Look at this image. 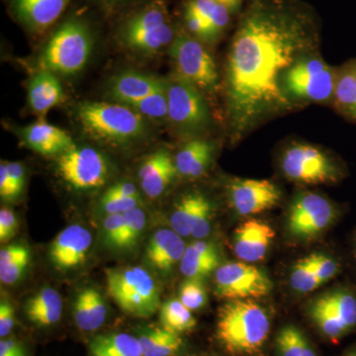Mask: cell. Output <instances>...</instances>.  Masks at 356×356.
Here are the masks:
<instances>
[{
	"mask_svg": "<svg viewBox=\"0 0 356 356\" xmlns=\"http://www.w3.org/2000/svg\"><path fill=\"white\" fill-rule=\"evenodd\" d=\"M281 170L288 179L304 185L337 184L343 177L341 165L332 156L307 144L288 147L281 159Z\"/></svg>",
	"mask_w": 356,
	"mask_h": 356,
	"instance_id": "ba28073f",
	"label": "cell"
},
{
	"mask_svg": "<svg viewBox=\"0 0 356 356\" xmlns=\"http://www.w3.org/2000/svg\"><path fill=\"white\" fill-rule=\"evenodd\" d=\"M161 325L175 334L191 332L197 325L191 311L179 299H170L159 308Z\"/></svg>",
	"mask_w": 356,
	"mask_h": 356,
	"instance_id": "4dcf8cb0",
	"label": "cell"
},
{
	"mask_svg": "<svg viewBox=\"0 0 356 356\" xmlns=\"http://www.w3.org/2000/svg\"><path fill=\"white\" fill-rule=\"evenodd\" d=\"M124 214L108 215L103 222V236L106 245L118 248L123 233Z\"/></svg>",
	"mask_w": 356,
	"mask_h": 356,
	"instance_id": "7bdbcfd3",
	"label": "cell"
},
{
	"mask_svg": "<svg viewBox=\"0 0 356 356\" xmlns=\"http://www.w3.org/2000/svg\"><path fill=\"white\" fill-rule=\"evenodd\" d=\"M314 14L295 0H252L243 14L227 58V114L238 142L274 114L291 110L285 72L316 53Z\"/></svg>",
	"mask_w": 356,
	"mask_h": 356,
	"instance_id": "6da1fadb",
	"label": "cell"
},
{
	"mask_svg": "<svg viewBox=\"0 0 356 356\" xmlns=\"http://www.w3.org/2000/svg\"><path fill=\"white\" fill-rule=\"evenodd\" d=\"M166 88V81L136 72H122L110 84L109 95L121 104L129 105Z\"/></svg>",
	"mask_w": 356,
	"mask_h": 356,
	"instance_id": "d6986e66",
	"label": "cell"
},
{
	"mask_svg": "<svg viewBox=\"0 0 356 356\" xmlns=\"http://www.w3.org/2000/svg\"><path fill=\"white\" fill-rule=\"evenodd\" d=\"M217 2H221V3H224V0H215Z\"/></svg>",
	"mask_w": 356,
	"mask_h": 356,
	"instance_id": "6f0895ef",
	"label": "cell"
},
{
	"mask_svg": "<svg viewBox=\"0 0 356 356\" xmlns=\"http://www.w3.org/2000/svg\"><path fill=\"white\" fill-rule=\"evenodd\" d=\"M179 300L191 311H197L207 303V291L202 280L187 278L179 288Z\"/></svg>",
	"mask_w": 356,
	"mask_h": 356,
	"instance_id": "ab89813d",
	"label": "cell"
},
{
	"mask_svg": "<svg viewBox=\"0 0 356 356\" xmlns=\"http://www.w3.org/2000/svg\"><path fill=\"white\" fill-rule=\"evenodd\" d=\"M273 288V281L266 271L248 262L222 264L214 275L215 294L226 301L264 298Z\"/></svg>",
	"mask_w": 356,
	"mask_h": 356,
	"instance_id": "30bf717a",
	"label": "cell"
},
{
	"mask_svg": "<svg viewBox=\"0 0 356 356\" xmlns=\"http://www.w3.org/2000/svg\"><path fill=\"white\" fill-rule=\"evenodd\" d=\"M337 218L336 206L324 196L304 192L290 205L287 231L298 240H313L330 228Z\"/></svg>",
	"mask_w": 356,
	"mask_h": 356,
	"instance_id": "8fae6325",
	"label": "cell"
},
{
	"mask_svg": "<svg viewBox=\"0 0 356 356\" xmlns=\"http://www.w3.org/2000/svg\"><path fill=\"white\" fill-rule=\"evenodd\" d=\"M214 213V206L209 199L203 194L197 211H196L193 226H192L191 236L196 240H203L209 235L211 229H212Z\"/></svg>",
	"mask_w": 356,
	"mask_h": 356,
	"instance_id": "60d3db41",
	"label": "cell"
},
{
	"mask_svg": "<svg viewBox=\"0 0 356 356\" xmlns=\"http://www.w3.org/2000/svg\"><path fill=\"white\" fill-rule=\"evenodd\" d=\"M90 353L92 356H143L139 339L125 332L96 337Z\"/></svg>",
	"mask_w": 356,
	"mask_h": 356,
	"instance_id": "83f0119b",
	"label": "cell"
},
{
	"mask_svg": "<svg viewBox=\"0 0 356 356\" xmlns=\"http://www.w3.org/2000/svg\"><path fill=\"white\" fill-rule=\"evenodd\" d=\"M166 16L168 13L163 3L151 4L126 22L122 31V37L158 29L168 23Z\"/></svg>",
	"mask_w": 356,
	"mask_h": 356,
	"instance_id": "e575fe53",
	"label": "cell"
},
{
	"mask_svg": "<svg viewBox=\"0 0 356 356\" xmlns=\"http://www.w3.org/2000/svg\"><path fill=\"white\" fill-rule=\"evenodd\" d=\"M270 331V316L254 300H229L218 310L215 337L229 355H259Z\"/></svg>",
	"mask_w": 356,
	"mask_h": 356,
	"instance_id": "7a4b0ae2",
	"label": "cell"
},
{
	"mask_svg": "<svg viewBox=\"0 0 356 356\" xmlns=\"http://www.w3.org/2000/svg\"><path fill=\"white\" fill-rule=\"evenodd\" d=\"M290 285L294 291L302 294L313 292L323 285L314 269L311 255L299 259L292 267Z\"/></svg>",
	"mask_w": 356,
	"mask_h": 356,
	"instance_id": "8d00e7d4",
	"label": "cell"
},
{
	"mask_svg": "<svg viewBox=\"0 0 356 356\" xmlns=\"http://www.w3.org/2000/svg\"><path fill=\"white\" fill-rule=\"evenodd\" d=\"M25 313L34 324L43 327L56 324L62 318V296L53 288H43L28 300Z\"/></svg>",
	"mask_w": 356,
	"mask_h": 356,
	"instance_id": "484cf974",
	"label": "cell"
},
{
	"mask_svg": "<svg viewBox=\"0 0 356 356\" xmlns=\"http://www.w3.org/2000/svg\"><path fill=\"white\" fill-rule=\"evenodd\" d=\"M57 168L60 177L76 191L102 187L108 177L104 156L92 147H72L60 154Z\"/></svg>",
	"mask_w": 356,
	"mask_h": 356,
	"instance_id": "7c38bea8",
	"label": "cell"
},
{
	"mask_svg": "<svg viewBox=\"0 0 356 356\" xmlns=\"http://www.w3.org/2000/svg\"><path fill=\"white\" fill-rule=\"evenodd\" d=\"M127 106L136 110L142 116L149 117V118L159 119V120L168 118L166 88L138 102H132Z\"/></svg>",
	"mask_w": 356,
	"mask_h": 356,
	"instance_id": "74e56055",
	"label": "cell"
},
{
	"mask_svg": "<svg viewBox=\"0 0 356 356\" xmlns=\"http://www.w3.org/2000/svg\"><path fill=\"white\" fill-rule=\"evenodd\" d=\"M76 113L89 137L108 144H126L146 134V123L142 115L127 105L83 102Z\"/></svg>",
	"mask_w": 356,
	"mask_h": 356,
	"instance_id": "3957f363",
	"label": "cell"
},
{
	"mask_svg": "<svg viewBox=\"0 0 356 356\" xmlns=\"http://www.w3.org/2000/svg\"><path fill=\"white\" fill-rule=\"evenodd\" d=\"M229 9L226 4L219 2L214 13L207 20L209 25L211 43L217 41L229 22Z\"/></svg>",
	"mask_w": 356,
	"mask_h": 356,
	"instance_id": "ee69618b",
	"label": "cell"
},
{
	"mask_svg": "<svg viewBox=\"0 0 356 356\" xmlns=\"http://www.w3.org/2000/svg\"><path fill=\"white\" fill-rule=\"evenodd\" d=\"M21 136L30 149L44 156L63 154L74 147L69 134L46 122L22 129Z\"/></svg>",
	"mask_w": 356,
	"mask_h": 356,
	"instance_id": "ffe728a7",
	"label": "cell"
},
{
	"mask_svg": "<svg viewBox=\"0 0 356 356\" xmlns=\"http://www.w3.org/2000/svg\"><path fill=\"white\" fill-rule=\"evenodd\" d=\"M186 245L181 236L170 229H161L147 243V257L149 264L161 273H170L181 261Z\"/></svg>",
	"mask_w": 356,
	"mask_h": 356,
	"instance_id": "ac0fdd59",
	"label": "cell"
},
{
	"mask_svg": "<svg viewBox=\"0 0 356 356\" xmlns=\"http://www.w3.org/2000/svg\"><path fill=\"white\" fill-rule=\"evenodd\" d=\"M334 103L339 113L356 122V77L348 65L337 72Z\"/></svg>",
	"mask_w": 356,
	"mask_h": 356,
	"instance_id": "f546056e",
	"label": "cell"
},
{
	"mask_svg": "<svg viewBox=\"0 0 356 356\" xmlns=\"http://www.w3.org/2000/svg\"><path fill=\"white\" fill-rule=\"evenodd\" d=\"M224 4L228 6L231 13H234V11L238 10V7H240L241 0H224Z\"/></svg>",
	"mask_w": 356,
	"mask_h": 356,
	"instance_id": "f5cc1de1",
	"label": "cell"
},
{
	"mask_svg": "<svg viewBox=\"0 0 356 356\" xmlns=\"http://www.w3.org/2000/svg\"><path fill=\"white\" fill-rule=\"evenodd\" d=\"M232 206L243 217L261 214L276 207L281 200V191L270 180L235 178L229 184Z\"/></svg>",
	"mask_w": 356,
	"mask_h": 356,
	"instance_id": "4fadbf2b",
	"label": "cell"
},
{
	"mask_svg": "<svg viewBox=\"0 0 356 356\" xmlns=\"http://www.w3.org/2000/svg\"><path fill=\"white\" fill-rule=\"evenodd\" d=\"M311 259L316 274L323 284L336 277L341 271V266L339 262L329 255L313 254H311Z\"/></svg>",
	"mask_w": 356,
	"mask_h": 356,
	"instance_id": "b9f144b4",
	"label": "cell"
},
{
	"mask_svg": "<svg viewBox=\"0 0 356 356\" xmlns=\"http://www.w3.org/2000/svg\"><path fill=\"white\" fill-rule=\"evenodd\" d=\"M275 348L277 356H318L304 332L293 325L278 332Z\"/></svg>",
	"mask_w": 356,
	"mask_h": 356,
	"instance_id": "1f68e13d",
	"label": "cell"
},
{
	"mask_svg": "<svg viewBox=\"0 0 356 356\" xmlns=\"http://www.w3.org/2000/svg\"><path fill=\"white\" fill-rule=\"evenodd\" d=\"M348 67H350L351 72H353V74H355V76L356 77V60H355V62L350 63V64H348Z\"/></svg>",
	"mask_w": 356,
	"mask_h": 356,
	"instance_id": "11a10c76",
	"label": "cell"
},
{
	"mask_svg": "<svg viewBox=\"0 0 356 356\" xmlns=\"http://www.w3.org/2000/svg\"><path fill=\"white\" fill-rule=\"evenodd\" d=\"M72 315L77 327L81 331L92 332L102 327L107 316L102 295L95 288H84L76 295Z\"/></svg>",
	"mask_w": 356,
	"mask_h": 356,
	"instance_id": "cb8c5ba5",
	"label": "cell"
},
{
	"mask_svg": "<svg viewBox=\"0 0 356 356\" xmlns=\"http://www.w3.org/2000/svg\"><path fill=\"white\" fill-rule=\"evenodd\" d=\"M215 147L210 140L202 138H194L181 147L175 163L178 175L189 178L202 177L209 168Z\"/></svg>",
	"mask_w": 356,
	"mask_h": 356,
	"instance_id": "603a6c76",
	"label": "cell"
},
{
	"mask_svg": "<svg viewBox=\"0 0 356 356\" xmlns=\"http://www.w3.org/2000/svg\"><path fill=\"white\" fill-rule=\"evenodd\" d=\"M220 254L215 243L197 240L186 247L180 261V270L187 278L203 280L220 266Z\"/></svg>",
	"mask_w": 356,
	"mask_h": 356,
	"instance_id": "44dd1931",
	"label": "cell"
},
{
	"mask_svg": "<svg viewBox=\"0 0 356 356\" xmlns=\"http://www.w3.org/2000/svg\"><path fill=\"white\" fill-rule=\"evenodd\" d=\"M0 195H1L2 199H9V200L16 198L13 185L10 184V180H9L6 163L3 161L0 165Z\"/></svg>",
	"mask_w": 356,
	"mask_h": 356,
	"instance_id": "f907efd6",
	"label": "cell"
},
{
	"mask_svg": "<svg viewBox=\"0 0 356 356\" xmlns=\"http://www.w3.org/2000/svg\"><path fill=\"white\" fill-rule=\"evenodd\" d=\"M15 325V312L8 302H1L0 305V336L6 337L13 331Z\"/></svg>",
	"mask_w": 356,
	"mask_h": 356,
	"instance_id": "c3c4849f",
	"label": "cell"
},
{
	"mask_svg": "<svg viewBox=\"0 0 356 356\" xmlns=\"http://www.w3.org/2000/svg\"><path fill=\"white\" fill-rule=\"evenodd\" d=\"M177 175L175 159L165 149H159L147 156L140 166V186L149 197L156 198L165 191Z\"/></svg>",
	"mask_w": 356,
	"mask_h": 356,
	"instance_id": "2e32d148",
	"label": "cell"
},
{
	"mask_svg": "<svg viewBox=\"0 0 356 356\" xmlns=\"http://www.w3.org/2000/svg\"><path fill=\"white\" fill-rule=\"evenodd\" d=\"M7 172H8L9 180L13 185L15 197L20 195L21 192L24 189L25 172L22 165L18 163H6Z\"/></svg>",
	"mask_w": 356,
	"mask_h": 356,
	"instance_id": "7dc6e473",
	"label": "cell"
},
{
	"mask_svg": "<svg viewBox=\"0 0 356 356\" xmlns=\"http://www.w3.org/2000/svg\"><path fill=\"white\" fill-rule=\"evenodd\" d=\"M92 243L88 229L72 225L60 232L51 243L49 257L58 270H70L83 264Z\"/></svg>",
	"mask_w": 356,
	"mask_h": 356,
	"instance_id": "9a60e30c",
	"label": "cell"
},
{
	"mask_svg": "<svg viewBox=\"0 0 356 356\" xmlns=\"http://www.w3.org/2000/svg\"><path fill=\"white\" fill-rule=\"evenodd\" d=\"M341 356H356V346L346 351Z\"/></svg>",
	"mask_w": 356,
	"mask_h": 356,
	"instance_id": "db71d44e",
	"label": "cell"
},
{
	"mask_svg": "<svg viewBox=\"0 0 356 356\" xmlns=\"http://www.w3.org/2000/svg\"><path fill=\"white\" fill-rule=\"evenodd\" d=\"M146 215L139 207L129 211L124 214L123 233H122L118 248H130L139 240L145 226H146Z\"/></svg>",
	"mask_w": 356,
	"mask_h": 356,
	"instance_id": "f35d334b",
	"label": "cell"
},
{
	"mask_svg": "<svg viewBox=\"0 0 356 356\" xmlns=\"http://www.w3.org/2000/svg\"><path fill=\"white\" fill-rule=\"evenodd\" d=\"M185 22L193 37H196L201 41L211 43L209 25H208L207 20L203 19L197 14L186 9L185 10Z\"/></svg>",
	"mask_w": 356,
	"mask_h": 356,
	"instance_id": "f6af8a7d",
	"label": "cell"
},
{
	"mask_svg": "<svg viewBox=\"0 0 356 356\" xmlns=\"http://www.w3.org/2000/svg\"><path fill=\"white\" fill-rule=\"evenodd\" d=\"M314 303L327 314L350 334L356 329V291L341 287L325 293Z\"/></svg>",
	"mask_w": 356,
	"mask_h": 356,
	"instance_id": "7402d4cb",
	"label": "cell"
},
{
	"mask_svg": "<svg viewBox=\"0 0 356 356\" xmlns=\"http://www.w3.org/2000/svg\"><path fill=\"white\" fill-rule=\"evenodd\" d=\"M92 51V37L83 21L72 19L54 33L40 57L41 70L74 74L86 67Z\"/></svg>",
	"mask_w": 356,
	"mask_h": 356,
	"instance_id": "5b68a950",
	"label": "cell"
},
{
	"mask_svg": "<svg viewBox=\"0 0 356 356\" xmlns=\"http://www.w3.org/2000/svg\"><path fill=\"white\" fill-rule=\"evenodd\" d=\"M64 98L62 84L53 72L41 70L33 77L28 89V102L35 112L44 114Z\"/></svg>",
	"mask_w": 356,
	"mask_h": 356,
	"instance_id": "d4e9b609",
	"label": "cell"
},
{
	"mask_svg": "<svg viewBox=\"0 0 356 356\" xmlns=\"http://www.w3.org/2000/svg\"><path fill=\"white\" fill-rule=\"evenodd\" d=\"M72 0H13L14 13L21 23L34 32L53 25Z\"/></svg>",
	"mask_w": 356,
	"mask_h": 356,
	"instance_id": "e0dca14e",
	"label": "cell"
},
{
	"mask_svg": "<svg viewBox=\"0 0 356 356\" xmlns=\"http://www.w3.org/2000/svg\"><path fill=\"white\" fill-rule=\"evenodd\" d=\"M168 118L178 132L196 135L210 127L209 107L202 91L175 74L166 81Z\"/></svg>",
	"mask_w": 356,
	"mask_h": 356,
	"instance_id": "52a82bcc",
	"label": "cell"
},
{
	"mask_svg": "<svg viewBox=\"0 0 356 356\" xmlns=\"http://www.w3.org/2000/svg\"><path fill=\"white\" fill-rule=\"evenodd\" d=\"M175 31L172 26L165 23L153 31L138 33L130 36L122 37L129 49L144 53H154L163 47L172 44L175 39Z\"/></svg>",
	"mask_w": 356,
	"mask_h": 356,
	"instance_id": "d6a6232c",
	"label": "cell"
},
{
	"mask_svg": "<svg viewBox=\"0 0 356 356\" xmlns=\"http://www.w3.org/2000/svg\"><path fill=\"white\" fill-rule=\"evenodd\" d=\"M140 196H134L122 184H114L103 194L100 207L106 214H125L138 207Z\"/></svg>",
	"mask_w": 356,
	"mask_h": 356,
	"instance_id": "d590c367",
	"label": "cell"
},
{
	"mask_svg": "<svg viewBox=\"0 0 356 356\" xmlns=\"http://www.w3.org/2000/svg\"><path fill=\"white\" fill-rule=\"evenodd\" d=\"M353 259H355V264H356V236L355 240V245H353Z\"/></svg>",
	"mask_w": 356,
	"mask_h": 356,
	"instance_id": "9f6ffc18",
	"label": "cell"
},
{
	"mask_svg": "<svg viewBox=\"0 0 356 356\" xmlns=\"http://www.w3.org/2000/svg\"><path fill=\"white\" fill-rule=\"evenodd\" d=\"M29 248L20 243L7 245L0 250V280L4 284L13 285L24 275L30 264Z\"/></svg>",
	"mask_w": 356,
	"mask_h": 356,
	"instance_id": "f1b7e54d",
	"label": "cell"
},
{
	"mask_svg": "<svg viewBox=\"0 0 356 356\" xmlns=\"http://www.w3.org/2000/svg\"><path fill=\"white\" fill-rule=\"evenodd\" d=\"M337 72L315 53L300 58L285 72L282 88L292 103L334 102Z\"/></svg>",
	"mask_w": 356,
	"mask_h": 356,
	"instance_id": "8992f818",
	"label": "cell"
},
{
	"mask_svg": "<svg viewBox=\"0 0 356 356\" xmlns=\"http://www.w3.org/2000/svg\"><path fill=\"white\" fill-rule=\"evenodd\" d=\"M107 290L119 308L129 315L149 318L161 308L159 287L140 266L106 269Z\"/></svg>",
	"mask_w": 356,
	"mask_h": 356,
	"instance_id": "277c9868",
	"label": "cell"
},
{
	"mask_svg": "<svg viewBox=\"0 0 356 356\" xmlns=\"http://www.w3.org/2000/svg\"><path fill=\"white\" fill-rule=\"evenodd\" d=\"M138 339L143 356H173L184 346L181 337L165 327L147 330Z\"/></svg>",
	"mask_w": 356,
	"mask_h": 356,
	"instance_id": "4316f807",
	"label": "cell"
},
{
	"mask_svg": "<svg viewBox=\"0 0 356 356\" xmlns=\"http://www.w3.org/2000/svg\"><path fill=\"white\" fill-rule=\"evenodd\" d=\"M219 2L215 0H191L187 3L186 9L192 11L203 19L208 20L211 14L214 13Z\"/></svg>",
	"mask_w": 356,
	"mask_h": 356,
	"instance_id": "681fc988",
	"label": "cell"
},
{
	"mask_svg": "<svg viewBox=\"0 0 356 356\" xmlns=\"http://www.w3.org/2000/svg\"><path fill=\"white\" fill-rule=\"evenodd\" d=\"M170 55L178 76L186 79L205 92H215L219 74L214 58L199 40L179 31L170 44Z\"/></svg>",
	"mask_w": 356,
	"mask_h": 356,
	"instance_id": "9c48e42d",
	"label": "cell"
},
{
	"mask_svg": "<svg viewBox=\"0 0 356 356\" xmlns=\"http://www.w3.org/2000/svg\"><path fill=\"white\" fill-rule=\"evenodd\" d=\"M274 238L275 232L268 222L248 219L236 227L232 245L240 261L255 264L266 257Z\"/></svg>",
	"mask_w": 356,
	"mask_h": 356,
	"instance_id": "5bb4252c",
	"label": "cell"
},
{
	"mask_svg": "<svg viewBox=\"0 0 356 356\" xmlns=\"http://www.w3.org/2000/svg\"><path fill=\"white\" fill-rule=\"evenodd\" d=\"M202 196L203 194L199 192H191L184 194L175 204L170 216V224L173 231L177 232L178 235L191 236L194 218Z\"/></svg>",
	"mask_w": 356,
	"mask_h": 356,
	"instance_id": "836d02e7",
	"label": "cell"
},
{
	"mask_svg": "<svg viewBox=\"0 0 356 356\" xmlns=\"http://www.w3.org/2000/svg\"><path fill=\"white\" fill-rule=\"evenodd\" d=\"M18 221L15 213L8 208L0 211V241L6 243L13 238L17 232Z\"/></svg>",
	"mask_w": 356,
	"mask_h": 356,
	"instance_id": "bcb514c9",
	"label": "cell"
},
{
	"mask_svg": "<svg viewBox=\"0 0 356 356\" xmlns=\"http://www.w3.org/2000/svg\"><path fill=\"white\" fill-rule=\"evenodd\" d=\"M0 356H25V353L17 341L7 339L0 343Z\"/></svg>",
	"mask_w": 356,
	"mask_h": 356,
	"instance_id": "816d5d0a",
	"label": "cell"
}]
</instances>
